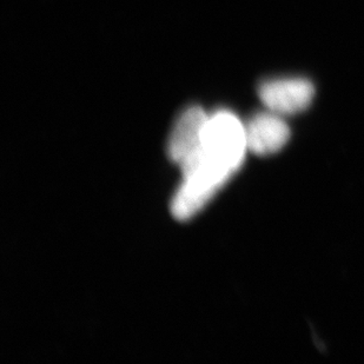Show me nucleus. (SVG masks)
Masks as SVG:
<instances>
[{
    "instance_id": "f257e3e1",
    "label": "nucleus",
    "mask_w": 364,
    "mask_h": 364,
    "mask_svg": "<svg viewBox=\"0 0 364 364\" xmlns=\"http://www.w3.org/2000/svg\"><path fill=\"white\" fill-rule=\"evenodd\" d=\"M203 149L237 171L247 150L245 124L230 111H217L206 123Z\"/></svg>"
},
{
    "instance_id": "f03ea898",
    "label": "nucleus",
    "mask_w": 364,
    "mask_h": 364,
    "mask_svg": "<svg viewBox=\"0 0 364 364\" xmlns=\"http://www.w3.org/2000/svg\"><path fill=\"white\" fill-rule=\"evenodd\" d=\"M262 103L272 112L291 116L306 110L315 96L313 82L301 77L265 80L258 87Z\"/></svg>"
},
{
    "instance_id": "7ed1b4c3",
    "label": "nucleus",
    "mask_w": 364,
    "mask_h": 364,
    "mask_svg": "<svg viewBox=\"0 0 364 364\" xmlns=\"http://www.w3.org/2000/svg\"><path fill=\"white\" fill-rule=\"evenodd\" d=\"M208 119L209 116L202 107H190L176 122L168 139V157L179 166L200 151Z\"/></svg>"
},
{
    "instance_id": "20e7f679",
    "label": "nucleus",
    "mask_w": 364,
    "mask_h": 364,
    "mask_svg": "<svg viewBox=\"0 0 364 364\" xmlns=\"http://www.w3.org/2000/svg\"><path fill=\"white\" fill-rule=\"evenodd\" d=\"M247 150L258 156L276 154L287 144L290 138V129L283 116L275 112L255 114L245 124Z\"/></svg>"
}]
</instances>
